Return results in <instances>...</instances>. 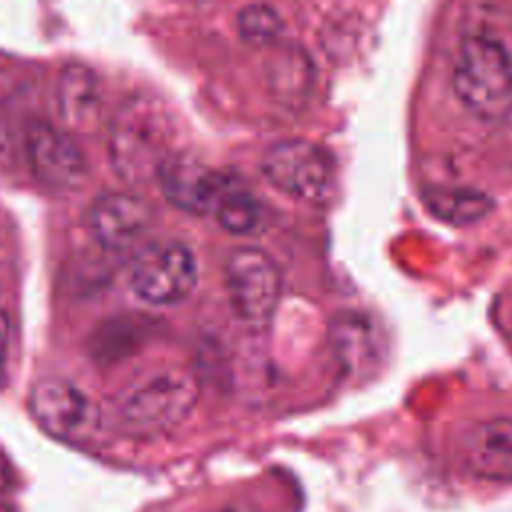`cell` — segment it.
Wrapping results in <instances>:
<instances>
[{
    "instance_id": "6da1fadb",
    "label": "cell",
    "mask_w": 512,
    "mask_h": 512,
    "mask_svg": "<svg viewBox=\"0 0 512 512\" xmlns=\"http://www.w3.org/2000/svg\"><path fill=\"white\" fill-rule=\"evenodd\" d=\"M172 124L166 110L152 98H128L112 116L108 154L118 178L144 184L158 178L170 152Z\"/></svg>"
},
{
    "instance_id": "7a4b0ae2",
    "label": "cell",
    "mask_w": 512,
    "mask_h": 512,
    "mask_svg": "<svg viewBox=\"0 0 512 512\" xmlns=\"http://www.w3.org/2000/svg\"><path fill=\"white\" fill-rule=\"evenodd\" d=\"M198 392V380L184 368H148L116 394L114 410L128 432L138 436L162 434L176 428L192 412Z\"/></svg>"
},
{
    "instance_id": "3957f363",
    "label": "cell",
    "mask_w": 512,
    "mask_h": 512,
    "mask_svg": "<svg viewBox=\"0 0 512 512\" xmlns=\"http://www.w3.org/2000/svg\"><path fill=\"white\" fill-rule=\"evenodd\" d=\"M452 84L460 102L478 118L498 122L512 114V58L498 40L486 34L462 38Z\"/></svg>"
},
{
    "instance_id": "277c9868",
    "label": "cell",
    "mask_w": 512,
    "mask_h": 512,
    "mask_svg": "<svg viewBox=\"0 0 512 512\" xmlns=\"http://www.w3.org/2000/svg\"><path fill=\"white\" fill-rule=\"evenodd\" d=\"M196 278V258L178 240H160L142 246L130 268L132 292L152 306L182 302L194 290Z\"/></svg>"
},
{
    "instance_id": "5b68a950",
    "label": "cell",
    "mask_w": 512,
    "mask_h": 512,
    "mask_svg": "<svg viewBox=\"0 0 512 512\" xmlns=\"http://www.w3.org/2000/svg\"><path fill=\"white\" fill-rule=\"evenodd\" d=\"M28 410L44 432L64 442L90 440L102 422L98 404L78 384L60 376L32 384Z\"/></svg>"
},
{
    "instance_id": "8992f818",
    "label": "cell",
    "mask_w": 512,
    "mask_h": 512,
    "mask_svg": "<svg viewBox=\"0 0 512 512\" xmlns=\"http://www.w3.org/2000/svg\"><path fill=\"white\" fill-rule=\"evenodd\" d=\"M224 282L234 314L248 324H264L280 298V270L256 246H238L224 266Z\"/></svg>"
},
{
    "instance_id": "52a82bcc",
    "label": "cell",
    "mask_w": 512,
    "mask_h": 512,
    "mask_svg": "<svg viewBox=\"0 0 512 512\" xmlns=\"http://www.w3.org/2000/svg\"><path fill=\"white\" fill-rule=\"evenodd\" d=\"M262 172L280 192L308 202L324 198L334 176L330 154L320 144L304 138L270 146L262 158Z\"/></svg>"
},
{
    "instance_id": "ba28073f",
    "label": "cell",
    "mask_w": 512,
    "mask_h": 512,
    "mask_svg": "<svg viewBox=\"0 0 512 512\" xmlns=\"http://www.w3.org/2000/svg\"><path fill=\"white\" fill-rule=\"evenodd\" d=\"M24 146L34 176L48 188L76 190L86 182V156L64 128L44 120L32 122Z\"/></svg>"
},
{
    "instance_id": "9c48e42d",
    "label": "cell",
    "mask_w": 512,
    "mask_h": 512,
    "mask_svg": "<svg viewBox=\"0 0 512 512\" xmlns=\"http://www.w3.org/2000/svg\"><path fill=\"white\" fill-rule=\"evenodd\" d=\"M150 220V204L130 192H104L88 208L90 234L106 252L114 254L136 248Z\"/></svg>"
},
{
    "instance_id": "30bf717a",
    "label": "cell",
    "mask_w": 512,
    "mask_h": 512,
    "mask_svg": "<svg viewBox=\"0 0 512 512\" xmlns=\"http://www.w3.org/2000/svg\"><path fill=\"white\" fill-rule=\"evenodd\" d=\"M228 180L230 178L186 154H172L158 174L166 200L190 214L214 212Z\"/></svg>"
},
{
    "instance_id": "8fae6325",
    "label": "cell",
    "mask_w": 512,
    "mask_h": 512,
    "mask_svg": "<svg viewBox=\"0 0 512 512\" xmlns=\"http://www.w3.org/2000/svg\"><path fill=\"white\" fill-rule=\"evenodd\" d=\"M464 468L486 482H512V418L496 416L472 424L460 438Z\"/></svg>"
},
{
    "instance_id": "7c38bea8",
    "label": "cell",
    "mask_w": 512,
    "mask_h": 512,
    "mask_svg": "<svg viewBox=\"0 0 512 512\" xmlns=\"http://www.w3.org/2000/svg\"><path fill=\"white\" fill-rule=\"evenodd\" d=\"M104 102L102 82L84 64H68L56 84V106L62 122L70 130H90L100 120Z\"/></svg>"
},
{
    "instance_id": "4fadbf2b",
    "label": "cell",
    "mask_w": 512,
    "mask_h": 512,
    "mask_svg": "<svg viewBox=\"0 0 512 512\" xmlns=\"http://www.w3.org/2000/svg\"><path fill=\"white\" fill-rule=\"evenodd\" d=\"M424 202L438 220L456 226L482 220L494 206L486 192L456 186L430 188L424 192Z\"/></svg>"
},
{
    "instance_id": "5bb4252c",
    "label": "cell",
    "mask_w": 512,
    "mask_h": 512,
    "mask_svg": "<svg viewBox=\"0 0 512 512\" xmlns=\"http://www.w3.org/2000/svg\"><path fill=\"white\" fill-rule=\"evenodd\" d=\"M212 214L224 230L238 236L254 232L262 218V210L254 194L234 180H228Z\"/></svg>"
},
{
    "instance_id": "9a60e30c",
    "label": "cell",
    "mask_w": 512,
    "mask_h": 512,
    "mask_svg": "<svg viewBox=\"0 0 512 512\" xmlns=\"http://www.w3.org/2000/svg\"><path fill=\"white\" fill-rule=\"evenodd\" d=\"M240 36L256 46L272 42L282 28L280 14L268 4H248L238 12L236 18Z\"/></svg>"
},
{
    "instance_id": "2e32d148",
    "label": "cell",
    "mask_w": 512,
    "mask_h": 512,
    "mask_svg": "<svg viewBox=\"0 0 512 512\" xmlns=\"http://www.w3.org/2000/svg\"><path fill=\"white\" fill-rule=\"evenodd\" d=\"M8 350H10V322L6 312H0V384L6 378L8 368Z\"/></svg>"
},
{
    "instance_id": "e0dca14e",
    "label": "cell",
    "mask_w": 512,
    "mask_h": 512,
    "mask_svg": "<svg viewBox=\"0 0 512 512\" xmlns=\"http://www.w3.org/2000/svg\"><path fill=\"white\" fill-rule=\"evenodd\" d=\"M10 482V468H8V462L6 458L0 454V490H4Z\"/></svg>"
},
{
    "instance_id": "ac0fdd59",
    "label": "cell",
    "mask_w": 512,
    "mask_h": 512,
    "mask_svg": "<svg viewBox=\"0 0 512 512\" xmlns=\"http://www.w3.org/2000/svg\"><path fill=\"white\" fill-rule=\"evenodd\" d=\"M222 512H252V510L242 508V506H230V508H226V510H222Z\"/></svg>"
},
{
    "instance_id": "d6986e66",
    "label": "cell",
    "mask_w": 512,
    "mask_h": 512,
    "mask_svg": "<svg viewBox=\"0 0 512 512\" xmlns=\"http://www.w3.org/2000/svg\"><path fill=\"white\" fill-rule=\"evenodd\" d=\"M0 312H2V308H0Z\"/></svg>"
}]
</instances>
